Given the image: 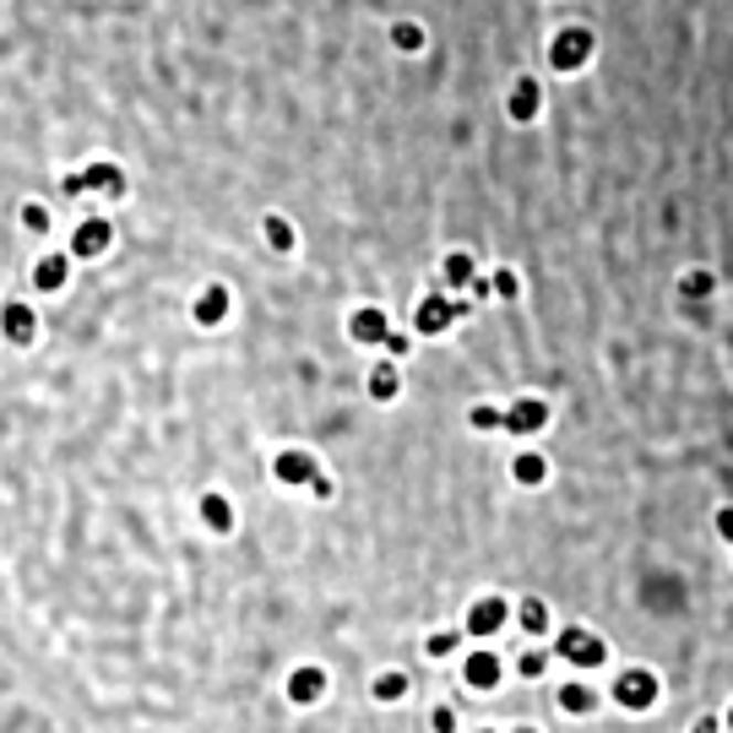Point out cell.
<instances>
[{"instance_id":"cell-18","label":"cell","mask_w":733,"mask_h":733,"mask_svg":"<svg viewBox=\"0 0 733 733\" xmlns=\"http://www.w3.org/2000/svg\"><path fill=\"white\" fill-rule=\"evenodd\" d=\"M87 191H104V196H126V174L115 163H87Z\"/></svg>"},{"instance_id":"cell-24","label":"cell","mask_w":733,"mask_h":733,"mask_svg":"<svg viewBox=\"0 0 733 733\" xmlns=\"http://www.w3.org/2000/svg\"><path fill=\"white\" fill-rule=\"evenodd\" d=\"M467 424H472L478 435H495V429H506V407H489V402H478V407L467 413Z\"/></svg>"},{"instance_id":"cell-30","label":"cell","mask_w":733,"mask_h":733,"mask_svg":"<svg viewBox=\"0 0 733 733\" xmlns=\"http://www.w3.org/2000/svg\"><path fill=\"white\" fill-rule=\"evenodd\" d=\"M429 729H435V733H457V707H452V701H440V707L429 712Z\"/></svg>"},{"instance_id":"cell-40","label":"cell","mask_w":733,"mask_h":733,"mask_svg":"<svg viewBox=\"0 0 733 733\" xmlns=\"http://www.w3.org/2000/svg\"><path fill=\"white\" fill-rule=\"evenodd\" d=\"M478 733H495V729H478Z\"/></svg>"},{"instance_id":"cell-17","label":"cell","mask_w":733,"mask_h":733,"mask_svg":"<svg viewBox=\"0 0 733 733\" xmlns=\"http://www.w3.org/2000/svg\"><path fill=\"white\" fill-rule=\"evenodd\" d=\"M397 392H402L397 359H381V364L370 370V397H375V402H397Z\"/></svg>"},{"instance_id":"cell-13","label":"cell","mask_w":733,"mask_h":733,"mask_svg":"<svg viewBox=\"0 0 733 733\" xmlns=\"http://www.w3.org/2000/svg\"><path fill=\"white\" fill-rule=\"evenodd\" d=\"M457 321V305L446 299V294H429V299H418V316H413V327L418 332H446Z\"/></svg>"},{"instance_id":"cell-3","label":"cell","mask_w":733,"mask_h":733,"mask_svg":"<svg viewBox=\"0 0 733 733\" xmlns=\"http://www.w3.org/2000/svg\"><path fill=\"white\" fill-rule=\"evenodd\" d=\"M593 50H598V39L587 33V28H565L554 44H549V66L554 71H576L593 61Z\"/></svg>"},{"instance_id":"cell-20","label":"cell","mask_w":733,"mask_h":733,"mask_svg":"<svg viewBox=\"0 0 733 733\" xmlns=\"http://www.w3.org/2000/svg\"><path fill=\"white\" fill-rule=\"evenodd\" d=\"M223 316H229V288H223V283H212V288L196 299V321H201V327H217Z\"/></svg>"},{"instance_id":"cell-14","label":"cell","mask_w":733,"mask_h":733,"mask_svg":"<svg viewBox=\"0 0 733 733\" xmlns=\"http://www.w3.org/2000/svg\"><path fill=\"white\" fill-rule=\"evenodd\" d=\"M71 277V256L61 251V256H39V267H33V288L39 294H61Z\"/></svg>"},{"instance_id":"cell-22","label":"cell","mask_w":733,"mask_h":733,"mask_svg":"<svg viewBox=\"0 0 733 733\" xmlns=\"http://www.w3.org/2000/svg\"><path fill=\"white\" fill-rule=\"evenodd\" d=\"M517 619H522L528 636H549V619H554V614H549V603L543 598H522L517 603Z\"/></svg>"},{"instance_id":"cell-11","label":"cell","mask_w":733,"mask_h":733,"mask_svg":"<svg viewBox=\"0 0 733 733\" xmlns=\"http://www.w3.org/2000/svg\"><path fill=\"white\" fill-rule=\"evenodd\" d=\"M33 337H39V316H33V305L6 299V342H11V348H33Z\"/></svg>"},{"instance_id":"cell-8","label":"cell","mask_w":733,"mask_h":733,"mask_svg":"<svg viewBox=\"0 0 733 733\" xmlns=\"http://www.w3.org/2000/svg\"><path fill=\"white\" fill-rule=\"evenodd\" d=\"M506 109H511V120H517V126H533L538 109H543V82H538V76H517V82H511Z\"/></svg>"},{"instance_id":"cell-4","label":"cell","mask_w":733,"mask_h":733,"mask_svg":"<svg viewBox=\"0 0 733 733\" xmlns=\"http://www.w3.org/2000/svg\"><path fill=\"white\" fill-rule=\"evenodd\" d=\"M506 619H511V603L489 593V598H478L472 608H467L463 630L472 636V641H489V636H500V625H506Z\"/></svg>"},{"instance_id":"cell-34","label":"cell","mask_w":733,"mask_h":733,"mask_svg":"<svg viewBox=\"0 0 733 733\" xmlns=\"http://www.w3.org/2000/svg\"><path fill=\"white\" fill-rule=\"evenodd\" d=\"M679 288H684V294H712V277H707V272H690Z\"/></svg>"},{"instance_id":"cell-33","label":"cell","mask_w":733,"mask_h":733,"mask_svg":"<svg viewBox=\"0 0 733 733\" xmlns=\"http://www.w3.org/2000/svg\"><path fill=\"white\" fill-rule=\"evenodd\" d=\"M61 191H66V196H87V174H82V169H76V174H61Z\"/></svg>"},{"instance_id":"cell-39","label":"cell","mask_w":733,"mask_h":733,"mask_svg":"<svg viewBox=\"0 0 733 733\" xmlns=\"http://www.w3.org/2000/svg\"><path fill=\"white\" fill-rule=\"evenodd\" d=\"M511 733H538V729H511Z\"/></svg>"},{"instance_id":"cell-19","label":"cell","mask_w":733,"mask_h":733,"mask_svg":"<svg viewBox=\"0 0 733 733\" xmlns=\"http://www.w3.org/2000/svg\"><path fill=\"white\" fill-rule=\"evenodd\" d=\"M560 707H565L571 718H593V712H598V695H593L582 679H571V684H560Z\"/></svg>"},{"instance_id":"cell-6","label":"cell","mask_w":733,"mask_h":733,"mask_svg":"<svg viewBox=\"0 0 733 733\" xmlns=\"http://www.w3.org/2000/svg\"><path fill=\"white\" fill-rule=\"evenodd\" d=\"M500 679H506L500 652H489V647H472V652L463 658V684H467V690H500Z\"/></svg>"},{"instance_id":"cell-1","label":"cell","mask_w":733,"mask_h":733,"mask_svg":"<svg viewBox=\"0 0 733 733\" xmlns=\"http://www.w3.org/2000/svg\"><path fill=\"white\" fill-rule=\"evenodd\" d=\"M619 712H652L658 701H663V679L652 673V668H625L619 679H614V695H608Z\"/></svg>"},{"instance_id":"cell-36","label":"cell","mask_w":733,"mask_h":733,"mask_svg":"<svg viewBox=\"0 0 733 733\" xmlns=\"http://www.w3.org/2000/svg\"><path fill=\"white\" fill-rule=\"evenodd\" d=\"M723 729H729L723 718H695V729H690V733H723Z\"/></svg>"},{"instance_id":"cell-23","label":"cell","mask_w":733,"mask_h":733,"mask_svg":"<svg viewBox=\"0 0 733 733\" xmlns=\"http://www.w3.org/2000/svg\"><path fill=\"white\" fill-rule=\"evenodd\" d=\"M402 695H407V673H381L370 684V701H381V707H397Z\"/></svg>"},{"instance_id":"cell-12","label":"cell","mask_w":733,"mask_h":733,"mask_svg":"<svg viewBox=\"0 0 733 733\" xmlns=\"http://www.w3.org/2000/svg\"><path fill=\"white\" fill-rule=\"evenodd\" d=\"M348 332H353V342H364V348H386V337H392V321H386V310H353Z\"/></svg>"},{"instance_id":"cell-5","label":"cell","mask_w":733,"mask_h":733,"mask_svg":"<svg viewBox=\"0 0 733 733\" xmlns=\"http://www.w3.org/2000/svg\"><path fill=\"white\" fill-rule=\"evenodd\" d=\"M109 245H115L109 217H87V223L71 234V256H76V262H98V256H109Z\"/></svg>"},{"instance_id":"cell-38","label":"cell","mask_w":733,"mask_h":733,"mask_svg":"<svg viewBox=\"0 0 733 733\" xmlns=\"http://www.w3.org/2000/svg\"><path fill=\"white\" fill-rule=\"evenodd\" d=\"M723 723H729V733H733V707H729V712H723Z\"/></svg>"},{"instance_id":"cell-7","label":"cell","mask_w":733,"mask_h":733,"mask_svg":"<svg viewBox=\"0 0 733 733\" xmlns=\"http://www.w3.org/2000/svg\"><path fill=\"white\" fill-rule=\"evenodd\" d=\"M283 695H288L294 707H321V701H327V668H316V663L294 668L288 684H283Z\"/></svg>"},{"instance_id":"cell-2","label":"cell","mask_w":733,"mask_h":733,"mask_svg":"<svg viewBox=\"0 0 733 733\" xmlns=\"http://www.w3.org/2000/svg\"><path fill=\"white\" fill-rule=\"evenodd\" d=\"M554 658H565L571 668H603V663H608V641H603L598 630L571 625V630H560V636H554Z\"/></svg>"},{"instance_id":"cell-15","label":"cell","mask_w":733,"mask_h":733,"mask_svg":"<svg viewBox=\"0 0 733 733\" xmlns=\"http://www.w3.org/2000/svg\"><path fill=\"white\" fill-rule=\"evenodd\" d=\"M196 511H201V522H206L212 533H234V506H229L217 489H206V495H201Z\"/></svg>"},{"instance_id":"cell-25","label":"cell","mask_w":733,"mask_h":733,"mask_svg":"<svg viewBox=\"0 0 733 733\" xmlns=\"http://www.w3.org/2000/svg\"><path fill=\"white\" fill-rule=\"evenodd\" d=\"M392 44H397L402 55H418V50L429 44V33H424L418 22H397V28H392Z\"/></svg>"},{"instance_id":"cell-29","label":"cell","mask_w":733,"mask_h":733,"mask_svg":"<svg viewBox=\"0 0 733 733\" xmlns=\"http://www.w3.org/2000/svg\"><path fill=\"white\" fill-rule=\"evenodd\" d=\"M489 283H495V294H500V299H517V294H522V277H517L511 267H495V272H489Z\"/></svg>"},{"instance_id":"cell-9","label":"cell","mask_w":733,"mask_h":733,"mask_svg":"<svg viewBox=\"0 0 733 733\" xmlns=\"http://www.w3.org/2000/svg\"><path fill=\"white\" fill-rule=\"evenodd\" d=\"M272 478H277V484H305V489H310V484L321 478V463H316L310 452H277V457H272Z\"/></svg>"},{"instance_id":"cell-21","label":"cell","mask_w":733,"mask_h":733,"mask_svg":"<svg viewBox=\"0 0 733 733\" xmlns=\"http://www.w3.org/2000/svg\"><path fill=\"white\" fill-rule=\"evenodd\" d=\"M440 277H446L452 288H472V283H478V267H472V256H467V251H452V256L440 262Z\"/></svg>"},{"instance_id":"cell-28","label":"cell","mask_w":733,"mask_h":733,"mask_svg":"<svg viewBox=\"0 0 733 733\" xmlns=\"http://www.w3.org/2000/svg\"><path fill=\"white\" fill-rule=\"evenodd\" d=\"M267 240H272V251H283V256L294 251V229H288L277 212H267Z\"/></svg>"},{"instance_id":"cell-10","label":"cell","mask_w":733,"mask_h":733,"mask_svg":"<svg viewBox=\"0 0 733 733\" xmlns=\"http://www.w3.org/2000/svg\"><path fill=\"white\" fill-rule=\"evenodd\" d=\"M549 424V402L543 397H517L506 407V435H538Z\"/></svg>"},{"instance_id":"cell-27","label":"cell","mask_w":733,"mask_h":733,"mask_svg":"<svg viewBox=\"0 0 733 733\" xmlns=\"http://www.w3.org/2000/svg\"><path fill=\"white\" fill-rule=\"evenodd\" d=\"M549 658H554V652H543V647H528V652L517 658V673H522V679H543Z\"/></svg>"},{"instance_id":"cell-32","label":"cell","mask_w":733,"mask_h":733,"mask_svg":"<svg viewBox=\"0 0 733 733\" xmlns=\"http://www.w3.org/2000/svg\"><path fill=\"white\" fill-rule=\"evenodd\" d=\"M407 353H413V337H407V332L386 337V359H407Z\"/></svg>"},{"instance_id":"cell-16","label":"cell","mask_w":733,"mask_h":733,"mask_svg":"<svg viewBox=\"0 0 733 733\" xmlns=\"http://www.w3.org/2000/svg\"><path fill=\"white\" fill-rule=\"evenodd\" d=\"M511 478H517L522 489H543V484H549V457H543V452H522V457L511 463Z\"/></svg>"},{"instance_id":"cell-35","label":"cell","mask_w":733,"mask_h":733,"mask_svg":"<svg viewBox=\"0 0 733 733\" xmlns=\"http://www.w3.org/2000/svg\"><path fill=\"white\" fill-rule=\"evenodd\" d=\"M310 495H316V500H332V495H337L332 472H321V478H316V484H310Z\"/></svg>"},{"instance_id":"cell-37","label":"cell","mask_w":733,"mask_h":733,"mask_svg":"<svg viewBox=\"0 0 733 733\" xmlns=\"http://www.w3.org/2000/svg\"><path fill=\"white\" fill-rule=\"evenodd\" d=\"M718 533L733 543V506H723V511H718Z\"/></svg>"},{"instance_id":"cell-31","label":"cell","mask_w":733,"mask_h":733,"mask_svg":"<svg viewBox=\"0 0 733 733\" xmlns=\"http://www.w3.org/2000/svg\"><path fill=\"white\" fill-rule=\"evenodd\" d=\"M22 223H28L33 234H44V229H50V212H44V201H22Z\"/></svg>"},{"instance_id":"cell-26","label":"cell","mask_w":733,"mask_h":733,"mask_svg":"<svg viewBox=\"0 0 733 733\" xmlns=\"http://www.w3.org/2000/svg\"><path fill=\"white\" fill-rule=\"evenodd\" d=\"M463 636H467V630H435V636L424 641V652H429V658H457Z\"/></svg>"}]
</instances>
